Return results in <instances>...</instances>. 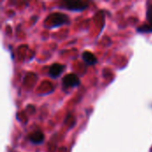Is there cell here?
<instances>
[{"label": "cell", "mask_w": 152, "mask_h": 152, "mask_svg": "<svg viewBox=\"0 0 152 152\" xmlns=\"http://www.w3.org/2000/svg\"><path fill=\"white\" fill-rule=\"evenodd\" d=\"M88 7L87 1H63L61 8H65L71 12H82Z\"/></svg>", "instance_id": "7a4b0ae2"}, {"label": "cell", "mask_w": 152, "mask_h": 152, "mask_svg": "<svg viewBox=\"0 0 152 152\" xmlns=\"http://www.w3.org/2000/svg\"><path fill=\"white\" fill-rule=\"evenodd\" d=\"M61 84L64 89L74 88L80 85V79L76 74H68L62 78Z\"/></svg>", "instance_id": "3957f363"}, {"label": "cell", "mask_w": 152, "mask_h": 152, "mask_svg": "<svg viewBox=\"0 0 152 152\" xmlns=\"http://www.w3.org/2000/svg\"><path fill=\"white\" fill-rule=\"evenodd\" d=\"M82 59L87 65H94L97 63V59L95 55L88 51H86L82 53Z\"/></svg>", "instance_id": "52a82bcc"}, {"label": "cell", "mask_w": 152, "mask_h": 152, "mask_svg": "<svg viewBox=\"0 0 152 152\" xmlns=\"http://www.w3.org/2000/svg\"><path fill=\"white\" fill-rule=\"evenodd\" d=\"M64 69H65L64 65L60 64V63H53L49 69V76L52 78H56L61 76Z\"/></svg>", "instance_id": "5b68a950"}, {"label": "cell", "mask_w": 152, "mask_h": 152, "mask_svg": "<svg viewBox=\"0 0 152 152\" xmlns=\"http://www.w3.org/2000/svg\"><path fill=\"white\" fill-rule=\"evenodd\" d=\"M146 20H147V24H144L143 26L139 27L137 28L138 32H141V33H151V32H152V4H149L147 7Z\"/></svg>", "instance_id": "277c9868"}, {"label": "cell", "mask_w": 152, "mask_h": 152, "mask_svg": "<svg viewBox=\"0 0 152 152\" xmlns=\"http://www.w3.org/2000/svg\"><path fill=\"white\" fill-rule=\"evenodd\" d=\"M29 141L34 143V144H41L43 143L44 140H45V135L42 132L40 131H36L32 134H30L29 135Z\"/></svg>", "instance_id": "8992f818"}, {"label": "cell", "mask_w": 152, "mask_h": 152, "mask_svg": "<svg viewBox=\"0 0 152 152\" xmlns=\"http://www.w3.org/2000/svg\"><path fill=\"white\" fill-rule=\"evenodd\" d=\"M69 23V19L67 15L60 12L52 13L47 16L45 20V26L49 28H53L56 27H60L65 24Z\"/></svg>", "instance_id": "6da1fadb"}]
</instances>
